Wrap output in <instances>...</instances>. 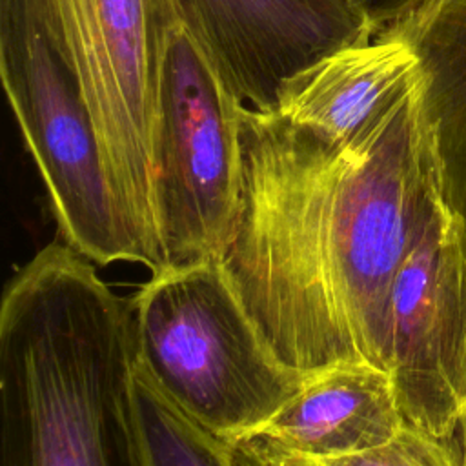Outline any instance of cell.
Wrapping results in <instances>:
<instances>
[{
  "label": "cell",
  "instance_id": "17",
  "mask_svg": "<svg viewBox=\"0 0 466 466\" xmlns=\"http://www.w3.org/2000/svg\"><path fill=\"white\" fill-rule=\"evenodd\" d=\"M441 2H442V0H441Z\"/></svg>",
  "mask_w": 466,
  "mask_h": 466
},
{
  "label": "cell",
  "instance_id": "6",
  "mask_svg": "<svg viewBox=\"0 0 466 466\" xmlns=\"http://www.w3.org/2000/svg\"><path fill=\"white\" fill-rule=\"evenodd\" d=\"M244 107L178 22L166 53L158 127L164 269L218 260L226 248L242 191Z\"/></svg>",
  "mask_w": 466,
  "mask_h": 466
},
{
  "label": "cell",
  "instance_id": "8",
  "mask_svg": "<svg viewBox=\"0 0 466 466\" xmlns=\"http://www.w3.org/2000/svg\"><path fill=\"white\" fill-rule=\"evenodd\" d=\"M180 25L248 107L275 113L284 87L373 33L350 0H171Z\"/></svg>",
  "mask_w": 466,
  "mask_h": 466
},
{
  "label": "cell",
  "instance_id": "11",
  "mask_svg": "<svg viewBox=\"0 0 466 466\" xmlns=\"http://www.w3.org/2000/svg\"><path fill=\"white\" fill-rule=\"evenodd\" d=\"M386 33L402 35L417 55L441 197L466 228V0H442Z\"/></svg>",
  "mask_w": 466,
  "mask_h": 466
},
{
  "label": "cell",
  "instance_id": "1",
  "mask_svg": "<svg viewBox=\"0 0 466 466\" xmlns=\"http://www.w3.org/2000/svg\"><path fill=\"white\" fill-rule=\"evenodd\" d=\"M242 157L218 262L268 348L306 375L339 364L388 371L393 282L442 198L417 71L346 144L246 106Z\"/></svg>",
  "mask_w": 466,
  "mask_h": 466
},
{
  "label": "cell",
  "instance_id": "9",
  "mask_svg": "<svg viewBox=\"0 0 466 466\" xmlns=\"http://www.w3.org/2000/svg\"><path fill=\"white\" fill-rule=\"evenodd\" d=\"M417 71V55L399 33L340 47L297 75L277 115L315 135L346 144L364 133Z\"/></svg>",
  "mask_w": 466,
  "mask_h": 466
},
{
  "label": "cell",
  "instance_id": "14",
  "mask_svg": "<svg viewBox=\"0 0 466 466\" xmlns=\"http://www.w3.org/2000/svg\"><path fill=\"white\" fill-rule=\"evenodd\" d=\"M379 36L411 18H417L441 4V0H350Z\"/></svg>",
  "mask_w": 466,
  "mask_h": 466
},
{
  "label": "cell",
  "instance_id": "10",
  "mask_svg": "<svg viewBox=\"0 0 466 466\" xmlns=\"http://www.w3.org/2000/svg\"><path fill=\"white\" fill-rule=\"evenodd\" d=\"M404 424L388 371L371 364H339L313 373L255 433L319 461L380 446Z\"/></svg>",
  "mask_w": 466,
  "mask_h": 466
},
{
  "label": "cell",
  "instance_id": "15",
  "mask_svg": "<svg viewBox=\"0 0 466 466\" xmlns=\"http://www.w3.org/2000/svg\"><path fill=\"white\" fill-rule=\"evenodd\" d=\"M229 450L233 466H315L309 459L295 455L258 433L229 441Z\"/></svg>",
  "mask_w": 466,
  "mask_h": 466
},
{
  "label": "cell",
  "instance_id": "13",
  "mask_svg": "<svg viewBox=\"0 0 466 466\" xmlns=\"http://www.w3.org/2000/svg\"><path fill=\"white\" fill-rule=\"evenodd\" d=\"M309 461L315 466H457L442 437L408 424L380 446L344 457Z\"/></svg>",
  "mask_w": 466,
  "mask_h": 466
},
{
  "label": "cell",
  "instance_id": "4",
  "mask_svg": "<svg viewBox=\"0 0 466 466\" xmlns=\"http://www.w3.org/2000/svg\"><path fill=\"white\" fill-rule=\"evenodd\" d=\"M100 146L116 204L151 273L164 269L157 229L158 127L171 0H42Z\"/></svg>",
  "mask_w": 466,
  "mask_h": 466
},
{
  "label": "cell",
  "instance_id": "3",
  "mask_svg": "<svg viewBox=\"0 0 466 466\" xmlns=\"http://www.w3.org/2000/svg\"><path fill=\"white\" fill-rule=\"evenodd\" d=\"M127 300L137 364L228 441L260 430L311 377L273 355L218 260L155 271Z\"/></svg>",
  "mask_w": 466,
  "mask_h": 466
},
{
  "label": "cell",
  "instance_id": "5",
  "mask_svg": "<svg viewBox=\"0 0 466 466\" xmlns=\"http://www.w3.org/2000/svg\"><path fill=\"white\" fill-rule=\"evenodd\" d=\"M0 71L64 242L95 264H142L111 191L89 111L49 31L42 0H0Z\"/></svg>",
  "mask_w": 466,
  "mask_h": 466
},
{
  "label": "cell",
  "instance_id": "12",
  "mask_svg": "<svg viewBox=\"0 0 466 466\" xmlns=\"http://www.w3.org/2000/svg\"><path fill=\"white\" fill-rule=\"evenodd\" d=\"M135 404L147 466H233L229 441L171 402L138 364Z\"/></svg>",
  "mask_w": 466,
  "mask_h": 466
},
{
  "label": "cell",
  "instance_id": "7",
  "mask_svg": "<svg viewBox=\"0 0 466 466\" xmlns=\"http://www.w3.org/2000/svg\"><path fill=\"white\" fill-rule=\"evenodd\" d=\"M388 373L408 426L453 430L466 410V228L442 198L393 282Z\"/></svg>",
  "mask_w": 466,
  "mask_h": 466
},
{
  "label": "cell",
  "instance_id": "16",
  "mask_svg": "<svg viewBox=\"0 0 466 466\" xmlns=\"http://www.w3.org/2000/svg\"><path fill=\"white\" fill-rule=\"evenodd\" d=\"M442 439H444L446 446L450 448V451L455 459V464L466 466V410L457 419L453 430Z\"/></svg>",
  "mask_w": 466,
  "mask_h": 466
},
{
  "label": "cell",
  "instance_id": "2",
  "mask_svg": "<svg viewBox=\"0 0 466 466\" xmlns=\"http://www.w3.org/2000/svg\"><path fill=\"white\" fill-rule=\"evenodd\" d=\"M129 300L66 242L0 302V466H147Z\"/></svg>",
  "mask_w": 466,
  "mask_h": 466
}]
</instances>
